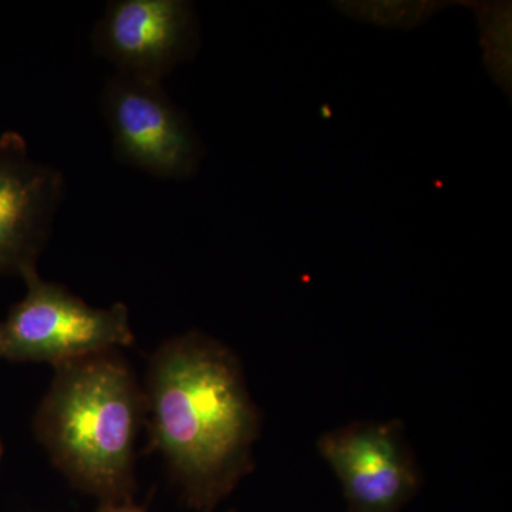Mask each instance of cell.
Listing matches in <instances>:
<instances>
[{
    "label": "cell",
    "instance_id": "cell-1",
    "mask_svg": "<svg viewBox=\"0 0 512 512\" xmlns=\"http://www.w3.org/2000/svg\"><path fill=\"white\" fill-rule=\"evenodd\" d=\"M146 421L185 501L211 512L254 470L261 414L241 362L201 332L168 339L148 366Z\"/></svg>",
    "mask_w": 512,
    "mask_h": 512
},
{
    "label": "cell",
    "instance_id": "cell-2",
    "mask_svg": "<svg viewBox=\"0 0 512 512\" xmlns=\"http://www.w3.org/2000/svg\"><path fill=\"white\" fill-rule=\"evenodd\" d=\"M146 396L119 350L55 366L37 410V439L76 487L101 501L131 500Z\"/></svg>",
    "mask_w": 512,
    "mask_h": 512
},
{
    "label": "cell",
    "instance_id": "cell-3",
    "mask_svg": "<svg viewBox=\"0 0 512 512\" xmlns=\"http://www.w3.org/2000/svg\"><path fill=\"white\" fill-rule=\"evenodd\" d=\"M26 295L12 306L0 330V359L59 366L134 343L124 303L93 308L37 269L23 276Z\"/></svg>",
    "mask_w": 512,
    "mask_h": 512
},
{
    "label": "cell",
    "instance_id": "cell-4",
    "mask_svg": "<svg viewBox=\"0 0 512 512\" xmlns=\"http://www.w3.org/2000/svg\"><path fill=\"white\" fill-rule=\"evenodd\" d=\"M101 110L124 164L160 180L197 173L204 156L200 136L163 83L113 74L101 93Z\"/></svg>",
    "mask_w": 512,
    "mask_h": 512
},
{
    "label": "cell",
    "instance_id": "cell-5",
    "mask_svg": "<svg viewBox=\"0 0 512 512\" xmlns=\"http://www.w3.org/2000/svg\"><path fill=\"white\" fill-rule=\"evenodd\" d=\"M318 450L349 512H400L419 491L421 474L402 421H355L323 434Z\"/></svg>",
    "mask_w": 512,
    "mask_h": 512
},
{
    "label": "cell",
    "instance_id": "cell-6",
    "mask_svg": "<svg viewBox=\"0 0 512 512\" xmlns=\"http://www.w3.org/2000/svg\"><path fill=\"white\" fill-rule=\"evenodd\" d=\"M92 43L117 73L163 83L197 53L200 23L187 0H113L94 26Z\"/></svg>",
    "mask_w": 512,
    "mask_h": 512
},
{
    "label": "cell",
    "instance_id": "cell-7",
    "mask_svg": "<svg viewBox=\"0 0 512 512\" xmlns=\"http://www.w3.org/2000/svg\"><path fill=\"white\" fill-rule=\"evenodd\" d=\"M63 194L62 171L33 160L16 131L0 136V275L37 269Z\"/></svg>",
    "mask_w": 512,
    "mask_h": 512
},
{
    "label": "cell",
    "instance_id": "cell-8",
    "mask_svg": "<svg viewBox=\"0 0 512 512\" xmlns=\"http://www.w3.org/2000/svg\"><path fill=\"white\" fill-rule=\"evenodd\" d=\"M485 62L501 86H510L511 13L507 5L478 6Z\"/></svg>",
    "mask_w": 512,
    "mask_h": 512
},
{
    "label": "cell",
    "instance_id": "cell-9",
    "mask_svg": "<svg viewBox=\"0 0 512 512\" xmlns=\"http://www.w3.org/2000/svg\"><path fill=\"white\" fill-rule=\"evenodd\" d=\"M439 3H345L339 9L345 10L353 18L367 20L380 26L393 28H413L439 10Z\"/></svg>",
    "mask_w": 512,
    "mask_h": 512
},
{
    "label": "cell",
    "instance_id": "cell-10",
    "mask_svg": "<svg viewBox=\"0 0 512 512\" xmlns=\"http://www.w3.org/2000/svg\"><path fill=\"white\" fill-rule=\"evenodd\" d=\"M99 512H146L143 508L131 503V500L124 501H103Z\"/></svg>",
    "mask_w": 512,
    "mask_h": 512
},
{
    "label": "cell",
    "instance_id": "cell-11",
    "mask_svg": "<svg viewBox=\"0 0 512 512\" xmlns=\"http://www.w3.org/2000/svg\"><path fill=\"white\" fill-rule=\"evenodd\" d=\"M2 453H3V448H2V443H0V460H2Z\"/></svg>",
    "mask_w": 512,
    "mask_h": 512
},
{
    "label": "cell",
    "instance_id": "cell-12",
    "mask_svg": "<svg viewBox=\"0 0 512 512\" xmlns=\"http://www.w3.org/2000/svg\"><path fill=\"white\" fill-rule=\"evenodd\" d=\"M0 330H2V322H0Z\"/></svg>",
    "mask_w": 512,
    "mask_h": 512
}]
</instances>
